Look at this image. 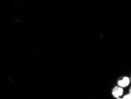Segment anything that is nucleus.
Returning <instances> with one entry per match:
<instances>
[{
	"label": "nucleus",
	"mask_w": 131,
	"mask_h": 99,
	"mask_svg": "<svg viewBox=\"0 0 131 99\" xmlns=\"http://www.w3.org/2000/svg\"><path fill=\"white\" fill-rule=\"evenodd\" d=\"M129 94L131 95V87L129 89Z\"/></svg>",
	"instance_id": "4"
},
{
	"label": "nucleus",
	"mask_w": 131,
	"mask_h": 99,
	"mask_svg": "<svg viewBox=\"0 0 131 99\" xmlns=\"http://www.w3.org/2000/svg\"><path fill=\"white\" fill-rule=\"evenodd\" d=\"M122 98V99H131V95L129 93V94H127L123 96Z\"/></svg>",
	"instance_id": "3"
},
{
	"label": "nucleus",
	"mask_w": 131,
	"mask_h": 99,
	"mask_svg": "<svg viewBox=\"0 0 131 99\" xmlns=\"http://www.w3.org/2000/svg\"><path fill=\"white\" fill-rule=\"evenodd\" d=\"M123 94H124V88L119 85L113 87L112 90V95L116 98H120L119 97L122 96Z\"/></svg>",
	"instance_id": "1"
},
{
	"label": "nucleus",
	"mask_w": 131,
	"mask_h": 99,
	"mask_svg": "<svg viewBox=\"0 0 131 99\" xmlns=\"http://www.w3.org/2000/svg\"><path fill=\"white\" fill-rule=\"evenodd\" d=\"M130 83H131V77H130Z\"/></svg>",
	"instance_id": "5"
},
{
	"label": "nucleus",
	"mask_w": 131,
	"mask_h": 99,
	"mask_svg": "<svg viewBox=\"0 0 131 99\" xmlns=\"http://www.w3.org/2000/svg\"><path fill=\"white\" fill-rule=\"evenodd\" d=\"M117 83V85H119V86L122 87V88H125V87H128L130 83V78L126 76L124 77L121 79H119Z\"/></svg>",
	"instance_id": "2"
}]
</instances>
